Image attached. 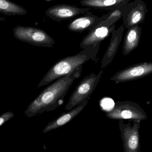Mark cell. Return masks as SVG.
Here are the masks:
<instances>
[{
    "mask_svg": "<svg viewBox=\"0 0 152 152\" xmlns=\"http://www.w3.org/2000/svg\"><path fill=\"white\" fill-rule=\"evenodd\" d=\"M124 29L125 26L122 25L118 29H113L112 31V37L110 44L101 62V68L102 69L107 67L112 62L115 57L122 40Z\"/></svg>",
    "mask_w": 152,
    "mask_h": 152,
    "instance_id": "cell-12",
    "label": "cell"
},
{
    "mask_svg": "<svg viewBox=\"0 0 152 152\" xmlns=\"http://www.w3.org/2000/svg\"><path fill=\"white\" fill-rule=\"evenodd\" d=\"M82 66L74 72L55 80L45 88L31 103L24 113L31 117L44 112L56 109L63 104L64 97L76 79L81 75Z\"/></svg>",
    "mask_w": 152,
    "mask_h": 152,
    "instance_id": "cell-1",
    "label": "cell"
},
{
    "mask_svg": "<svg viewBox=\"0 0 152 152\" xmlns=\"http://www.w3.org/2000/svg\"><path fill=\"white\" fill-rule=\"evenodd\" d=\"M88 103V101H85L68 112L62 113L56 119L48 123L43 131V134L58 128L70 122L83 110Z\"/></svg>",
    "mask_w": 152,
    "mask_h": 152,
    "instance_id": "cell-13",
    "label": "cell"
},
{
    "mask_svg": "<svg viewBox=\"0 0 152 152\" xmlns=\"http://www.w3.org/2000/svg\"><path fill=\"white\" fill-rule=\"evenodd\" d=\"M142 33V28L139 25L128 29L123 43L124 55H128L137 48L140 43Z\"/></svg>",
    "mask_w": 152,
    "mask_h": 152,
    "instance_id": "cell-14",
    "label": "cell"
},
{
    "mask_svg": "<svg viewBox=\"0 0 152 152\" xmlns=\"http://www.w3.org/2000/svg\"><path fill=\"white\" fill-rule=\"evenodd\" d=\"M152 74V62H141L120 70L110 80L118 84L140 79Z\"/></svg>",
    "mask_w": 152,
    "mask_h": 152,
    "instance_id": "cell-7",
    "label": "cell"
},
{
    "mask_svg": "<svg viewBox=\"0 0 152 152\" xmlns=\"http://www.w3.org/2000/svg\"><path fill=\"white\" fill-rule=\"evenodd\" d=\"M104 19V15L97 17L89 11L83 16L71 20L68 25V28L74 32L82 33L87 30L90 32Z\"/></svg>",
    "mask_w": 152,
    "mask_h": 152,
    "instance_id": "cell-10",
    "label": "cell"
},
{
    "mask_svg": "<svg viewBox=\"0 0 152 152\" xmlns=\"http://www.w3.org/2000/svg\"><path fill=\"white\" fill-rule=\"evenodd\" d=\"M115 25L109 26L100 24L83 38L80 46L84 49L88 46H96L107 38L115 29Z\"/></svg>",
    "mask_w": 152,
    "mask_h": 152,
    "instance_id": "cell-11",
    "label": "cell"
},
{
    "mask_svg": "<svg viewBox=\"0 0 152 152\" xmlns=\"http://www.w3.org/2000/svg\"><path fill=\"white\" fill-rule=\"evenodd\" d=\"M148 12L145 2L142 0L129 3L123 13V25L128 29L142 23Z\"/></svg>",
    "mask_w": 152,
    "mask_h": 152,
    "instance_id": "cell-8",
    "label": "cell"
},
{
    "mask_svg": "<svg viewBox=\"0 0 152 152\" xmlns=\"http://www.w3.org/2000/svg\"><path fill=\"white\" fill-rule=\"evenodd\" d=\"M100 44L88 46L75 55L68 56L56 62L45 75L38 87L46 85L60 78L74 72L84 63L91 60L95 63L98 62L97 54Z\"/></svg>",
    "mask_w": 152,
    "mask_h": 152,
    "instance_id": "cell-2",
    "label": "cell"
},
{
    "mask_svg": "<svg viewBox=\"0 0 152 152\" xmlns=\"http://www.w3.org/2000/svg\"><path fill=\"white\" fill-rule=\"evenodd\" d=\"M141 121L134 120L127 123L123 120L119 121V128L123 142L124 152H142L140 146V133Z\"/></svg>",
    "mask_w": 152,
    "mask_h": 152,
    "instance_id": "cell-6",
    "label": "cell"
},
{
    "mask_svg": "<svg viewBox=\"0 0 152 152\" xmlns=\"http://www.w3.org/2000/svg\"><path fill=\"white\" fill-rule=\"evenodd\" d=\"M127 5L128 4H125L110 11L107 14L104 15L105 19L100 23L109 26L115 25V23L123 18L124 11Z\"/></svg>",
    "mask_w": 152,
    "mask_h": 152,
    "instance_id": "cell-17",
    "label": "cell"
},
{
    "mask_svg": "<svg viewBox=\"0 0 152 152\" xmlns=\"http://www.w3.org/2000/svg\"><path fill=\"white\" fill-rule=\"evenodd\" d=\"M102 74L103 70H101L97 74L92 73L82 79L70 96L66 105V109L71 110L85 101H88L99 83Z\"/></svg>",
    "mask_w": 152,
    "mask_h": 152,
    "instance_id": "cell-4",
    "label": "cell"
},
{
    "mask_svg": "<svg viewBox=\"0 0 152 152\" xmlns=\"http://www.w3.org/2000/svg\"><path fill=\"white\" fill-rule=\"evenodd\" d=\"M4 21H5V19H4V17L0 16V22Z\"/></svg>",
    "mask_w": 152,
    "mask_h": 152,
    "instance_id": "cell-19",
    "label": "cell"
},
{
    "mask_svg": "<svg viewBox=\"0 0 152 152\" xmlns=\"http://www.w3.org/2000/svg\"><path fill=\"white\" fill-rule=\"evenodd\" d=\"M14 117V114L11 112H7L0 116V127Z\"/></svg>",
    "mask_w": 152,
    "mask_h": 152,
    "instance_id": "cell-18",
    "label": "cell"
},
{
    "mask_svg": "<svg viewBox=\"0 0 152 152\" xmlns=\"http://www.w3.org/2000/svg\"><path fill=\"white\" fill-rule=\"evenodd\" d=\"M88 8H79L74 5L58 4L47 9L45 14L54 21L60 22L62 21L73 19L80 14H86L90 11Z\"/></svg>",
    "mask_w": 152,
    "mask_h": 152,
    "instance_id": "cell-9",
    "label": "cell"
},
{
    "mask_svg": "<svg viewBox=\"0 0 152 152\" xmlns=\"http://www.w3.org/2000/svg\"><path fill=\"white\" fill-rule=\"evenodd\" d=\"M105 113L109 118L119 120L142 121L147 118L143 109L136 103L130 101L116 102L113 108Z\"/></svg>",
    "mask_w": 152,
    "mask_h": 152,
    "instance_id": "cell-3",
    "label": "cell"
},
{
    "mask_svg": "<svg viewBox=\"0 0 152 152\" xmlns=\"http://www.w3.org/2000/svg\"><path fill=\"white\" fill-rule=\"evenodd\" d=\"M13 34L18 40L35 46L52 47L55 43L50 35L37 28L18 26L13 29Z\"/></svg>",
    "mask_w": 152,
    "mask_h": 152,
    "instance_id": "cell-5",
    "label": "cell"
},
{
    "mask_svg": "<svg viewBox=\"0 0 152 152\" xmlns=\"http://www.w3.org/2000/svg\"><path fill=\"white\" fill-rule=\"evenodd\" d=\"M129 0H82L81 5L90 9L112 10L122 5L128 4Z\"/></svg>",
    "mask_w": 152,
    "mask_h": 152,
    "instance_id": "cell-15",
    "label": "cell"
},
{
    "mask_svg": "<svg viewBox=\"0 0 152 152\" xmlns=\"http://www.w3.org/2000/svg\"><path fill=\"white\" fill-rule=\"evenodd\" d=\"M0 12L9 16L24 15L27 11L22 6L8 0H0Z\"/></svg>",
    "mask_w": 152,
    "mask_h": 152,
    "instance_id": "cell-16",
    "label": "cell"
}]
</instances>
